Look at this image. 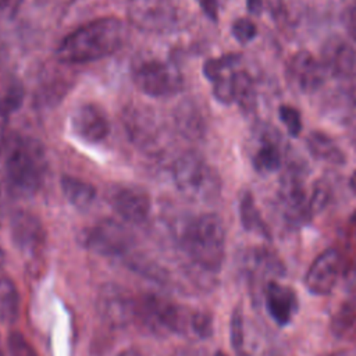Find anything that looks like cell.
<instances>
[{
	"instance_id": "1",
	"label": "cell",
	"mask_w": 356,
	"mask_h": 356,
	"mask_svg": "<svg viewBox=\"0 0 356 356\" xmlns=\"http://www.w3.org/2000/svg\"><path fill=\"white\" fill-rule=\"evenodd\" d=\"M127 25L114 17L93 19L67 35L56 50L64 64H83L102 60L122 47Z\"/></svg>"
},
{
	"instance_id": "2",
	"label": "cell",
	"mask_w": 356,
	"mask_h": 356,
	"mask_svg": "<svg viewBox=\"0 0 356 356\" xmlns=\"http://www.w3.org/2000/svg\"><path fill=\"white\" fill-rule=\"evenodd\" d=\"M181 245L193 266L207 274H217L225 257V228L214 213L189 220L181 232Z\"/></svg>"
},
{
	"instance_id": "3",
	"label": "cell",
	"mask_w": 356,
	"mask_h": 356,
	"mask_svg": "<svg viewBox=\"0 0 356 356\" xmlns=\"http://www.w3.org/2000/svg\"><path fill=\"white\" fill-rule=\"evenodd\" d=\"M47 163L42 145L32 138H17L6 150L4 175L13 196H33L42 186Z\"/></svg>"
},
{
	"instance_id": "4",
	"label": "cell",
	"mask_w": 356,
	"mask_h": 356,
	"mask_svg": "<svg viewBox=\"0 0 356 356\" xmlns=\"http://www.w3.org/2000/svg\"><path fill=\"white\" fill-rule=\"evenodd\" d=\"M172 178L177 189L193 202H211L221 191L218 174L196 152H186L175 160Z\"/></svg>"
},
{
	"instance_id": "5",
	"label": "cell",
	"mask_w": 356,
	"mask_h": 356,
	"mask_svg": "<svg viewBox=\"0 0 356 356\" xmlns=\"http://www.w3.org/2000/svg\"><path fill=\"white\" fill-rule=\"evenodd\" d=\"M135 320L153 334H185L189 330L191 314L161 295L143 293L136 298Z\"/></svg>"
},
{
	"instance_id": "6",
	"label": "cell",
	"mask_w": 356,
	"mask_h": 356,
	"mask_svg": "<svg viewBox=\"0 0 356 356\" xmlns=\"http://www.w3.org/2000/svg\"><path fill=\"white\" fill-rule=\"evenodd\" d=\"M135 85L147 96L168 97L182 89L184 78L172 61L159 58L138 60L132 65Z\"/></svg>"
},
{
	"instance_id": "7",
	"label": "cell",
	"mask_w": 356,
	"mask_h": 356,
	"mask_svg": "<svg viewBox=\"0 0 356 356\" xmlns=\"http://www.w3.org/2000/svg\"><path fill=\"white\" fill-rule=\"evenodd\" d=\"M134 243L132 232L113 218H103L82 232V245L100 256H127Z\"/></svg>"
},
{
	"instance_id": "8",
	"label": "cell",
	"mask_w": 356,
	"mask_h": 356,
	"mask_svg": "<svg viewBox=\"0 0 356 356\" xmlns=\"http://www.w3.org/2000/svg\"><path fill=\"white\" fill-rule=\"evenodd\" d=\"M128 22L146 33L171 32L178 24V10L172 0H129Z\"/></svg>"
},
{
	"instance_id": "9",
	"label": "cell",
	"mask_w": 356,
	"mask_h": 356,
	"mask_svg": "<svg viewBox=\"0 0 356 356\" xmlns=\"http://www.w3.org/2000/svg\"><path fill=\"white\" fill-rule=\"evenodd\" d=\"M96 310L100 318L113 328H122L135 320L136 298L118 284H103L96 295Z\"/></svg>"
},
{
	"instance_id": "10",
	"label": "cell",
	"mask_w": 356,
	"mask_h": 356,
	"mask_svg": "<svg viewBox=\"0 0 356 356\" xmlns=\"http://www.w3.org/2000/svg\"><path fill=\"white\" fill-rule=\"evenodd\" d=\"M10 234L14 246L25 256H40L46 243V231L36 214L28 210L14 211L10 218Z\"/></svg>"
},
{
	"instance_id": "11",
	"label": "cell",
	"mask_w": 356,
	"mask_h": 356,
	"mask_svg": "<svg viewBox=\"0 0 356 356\" xmlns=\"http://www.w3.org/2000/svg\"><path fill=\"white\" fill-rule=\"evenodd\" d=\"M341 270H342L341 253L334 248L325 249L312 261L305 275V285L307 291L318 296L328 295L334 289L339 278Z\"/></svg>"
},
{
	"instance_id": "12",
	"label": "cell",
	"mask_w": 356,
	"mask_h": 356,
	"mask_svg": "<svg viewBox=\"0 0 356 356\" xmlns=\"http://www.w3.org/2000/svg\"><path fill=\"white\" fill-rule=\"evenodd\" d=\"M110 204L125 222L131 224L145 222L152 209L149 193L135 185L115 186L110 193Z\"/></svg>"
},
{
	"instance_id": "13",
	"label": "cell",
	"mask_w": 356,
	"mask_h": 356,
	"mask_svg": "<svg viewBox=\"0 0 356 356\" xmlns=\"http://www.w3.org/2000/svg\"><path fill=\"white\" fill-rule=\"evenodd\" d=\"M289 82L303 93H313L321 88L325 81V70L318 58L307 50L293 53L286 64Z\"/></svg>"
},
{
	"instance_id": "14",
	"label": "cell",
	"mask_w": 356,
	"mask_h": 356,
	"mask_svg": "<svg viewBox=\"0 0 356 356\" xmlns=\"http://www.w3.org/2000/svg\"><path fill=\"white\" fill-rule=\"evenodd\" d=\"M320 61L327 74L343 79L356 71V50L341 35L328 36L321 44Z\"/></svg>"
},
{
	"instance_id": "15",
	"label": "cell",
	"mask_w": 356,
	"mask_h": 356,
	"mask_svg": "<svg viewBox=\"0 0 356 356\" xmlns=\"http://www.w3.org/2000/svg\"><path fill=\"white\" fill-rule=\"evenodd\" d=\"M71 127L78 138L89 143L104 140L110 132V121L104 110L95 103L79 106L71 115Z\"/></svg>"
},
{
	"instance_id": "16",
	"label": "cell",
	"mask_w": 356,
	"mask_h": 356,
	"mask_svg": "<svg viewBox=\"0 0 356 356\" xmlns=\"http://www.w3.org/2000/svg\"><path fill=\"white\" fill-rule=\"evenodd\" d=\"M264 300L270 317L281 327L288 325L299 309L295 291L274 280L266 284Z\"/></svg>"
},
{
	"instance_id": "17",
	"label": "cell",
	"mask_w": 356,
	"mask_h": 356,
	"mask_svg": "<svg viewBox=\"0 0 356 356\" xmlns=\"http://www.w3.org/2000/svg\"><path fill=\"white\" fill-rule=\"evenodd\" d=\"M306 147L310 154L324 163L332 165H343L346 161V156L339 147V145L334 140L332 136L323 131H312L306 136Z\"/></svg>"
},
{
	"instance_id": "18",
	"label": "cell",
	"mask_w": 356,
	"mask_h": 356,
	"mask_svg": "<svg viewBox=\"0 0 356 356\" xmlns=\"http://www.w3.org/2000/svg\"><path fill=\"white\" fill-rule=\"evenodd\" d=\"M246 261L249 267V275L253 278L259 274L281 277L285 273V267L280 257L267 246H257L249 250L246 254Z\"/></svg>"
},
{
	"instance_id": "19",
	"label": "cell",
	"mask_w": 356,
	"mask_h": 356,
	"mask_svg": "<svg viewBox=\"0 0 356 356\" xmlns=\"http://www.w3.org/2000/svg\"><path fill=\"white\" fill-rule=\"evenodd\" d=\"M124 120L127 131L132 140H135L139 145H147L150 143V140H153L157 129L152 113L140 107L132 108L127 111Z\"/></svg>"
},
{
	"instance_id": "20",
	"label": "cell",
	"mask_w": 356,
	"mask_h": 356,
	"mask_svg": "<svg viewBox=\"0 0 356 356\" xmlns=\"http://www.w3.org/2000/svg\"><path fill=\"white\" fill-rule=\"evenodd\" d=\"M252 163L254 170L260 174H271L281 168L282 153L278 142L271 135L267 134L261 138V142L253 154Z\"/></svg>"
},
{
	"instance_id": "21",
	"label": "cell",
	"mask_w": 356,
	"mask_h": 356,
	"mask_svg": "<svg viewBox=\"0 0 356 356\" xmlns=\"http://www.w3.org/2000/svg\"><path fill=\"white\" fill-rule=\"evenodd\" d=\"M64 197L76 209H88L96 199V188L81 178L64 175L60 181Z\"/></svg>"
},
{
	"instance_id": "22",
	"label": "cell",
	"mask_w": 356,
	"mask_h": 356,
	"mask_svg": "<svg viewBox=\"0 0 356 356\" xmlns=\"http://www.w3.org/2000/svg\"><path fill=\"white\" fill-rule=\"evenodd\" d=\"M239 220L245 231L259 234L266 239H271L268 225L263 220L250 191H243L239 196Z\"/></svg>"
},
{
	"instance_id": "23",
	"label": "cell",
	"mask_w": 356,
	"mask_h": 356,
	"mask_svg": "<svg viewBox=\"0 0 356 356\" xmlns=\"http://www.w3.org/2000/svg\"><path fill=\"white\" fill-rule=\"evenodd\" d=\"M178 131L191 139H197L204 132V121L202 113L192 102H182L175 113Z\"/></svg>"
},
{
	"instance_id": "24",
	"label": "cell",
	"mask_w": 356,
	"mask_h": 356,
	"mask_svg": "<svg viewBox=\"0 0 356 356\" xmlns=\"http://www.w3.org/2000/svg\"><path fill=\"white\" fill-rule=\"evenodd\" d=\"M231 76L234 88V102L243 113H253L257 106V93L252 76L245 71L232 72Z\"/></svg>"
},
{
	"instance_id": "25",
	"label": "cell",
	"mask_w": 356,
	"mask_h": 356,
	"mask_svg": "<svg viewBox=\"0 0 356 356\" xmlns=\"http://www.w3.org/2000/svg\"><path fill=\"white\" fill-rule=\"evenodd\" d=\"M19 313V293L14 281L0 271V320L4 323H14Z\"/></svg>"
},
{
	"instance_id": "26",
	"label": "cell",
	"mask_w": 356,
	"mask_h": 356,
	"mask_svg": "<svg viewBox=\"0 0 356 356\" xmlns=\"http://www.w3.org/2000/svg\"><path fill=\"white\" fill-rule=\"evenodd\" d=\"M332 332L345 339L356 341V310L343 307L332 318Z\"/></svg>"
},
{
	"instance_id": "27",
	"label": "cell",
	"mask_w": 356,
	"mask_h": 356,
	"mask_svg": "<svg viewBox=\"0 0 356 356\" xmlns=\"http://www.w3.org/2000/svg\"><path fill=\"white\" fill-rule=\"evenodd\" d=\"M127 266L134 270L135 273L147 277L149 280L157 281L160 284L165 282L168 280V273L167 270H164L161 266H159L157 263L152 261V260H146L143 257L135 256V257H129L127 260Z\"/></svg>"
},
{
	"instance_id": "28",
	"label": "cell",
	"mask_w": 356,
	"mask_h": 356,
	"mask_svg": "<svg viewBox=\"0 0 356 356\" xmlns=\"http://www.w3.org/2000/svg\"><path fill=\"white\" fill-rule=\"evenodd\" d=\"M241 56L239 54H224L221 57H216V58H209L204 64H203V75L214 82L217 78H220L221 75H224L225 70L232 68L235 64L239 63Z\"/></svg>"
},
{
	"instance_id": "29",
	"label": "cell",
	"mask_w": 356,
	"mask_h": 356,
	"mask_svg": "<svg viewBox=\"0 0 356 356\" xmlns=\"http://www.w3.org/2000/svg\"><path fill=\"white\" fill-rule=\"evenodd\" d=\"M229 341L232 349L242 355L243 352V342H245V330H243V314L241 307H235L231 313L229 320Z\"/></svg>"
},
{
	"instance_id": "30",
	"label": "cell",
	"mask_w": 356,
	"mask_h": 356,
	"mask_svg": "<svg viewBox=\"0 0 356 356\" xmlns=\"http://www.w3.org/2000/svg\"><path fill=\"white\" fill-rule=\"evenodd\" d=\"M307 196H309V210H310V214L314 217L316 214L323 211L327 207V204L330 203L331 191H330L328 184L323 182V181H317L313 185L310 195H307Z\"/></svg>"
},
{
	"instance_id": "31",
	"label": "cell",
	"mask_w": 356,
	"mask_h": 356,
	"mask_svg": "<svg viewBox=\"0 0 356 356\" xmlns=\"http://www.w3.org/2000/svg\"><path fill=\"white\" fill-rule=\"evenodd\" d=\"M189 330L200 339L210 338L213 334V317L209 312L196 310L191 313Z\"/></svg>"
},
{
	"instance_id": "32",
	"label": "cell",
	"mask_w": 356,
	"mask_h": 356,
	"mask_svg": "<svg viewBox=\"0 0 356 356\" xmlns=\"http://www.w3.org/2000/svg\"><path fill=\"white\" fill-rule=\"evenodd\" d=\"M278 115L291 136L296 138L300 135L302 117H300V113L298 108H295L289 104H282L278 107Z\"/></svg>"
},
{
	"instance_id": "33",
	"label": "cell",
	"mask_w": 356,
	"mask_h": 356,
	"mask_svg": "<svg viewBox=\"0 0 356 356\" xmlns=\"http://www.w3.org/2000/svg\"><path fill=\"white\" fill-rule=\"evenodd\" d=\"M22 99H24L22 85L19 82L14 81L8 85L4 96L0 100V110L10 115L13 111H15L21 106Z\"/></svg>"
},
{
	"instance_id": "34",
	"label": "cell",
	"mask_w": 356,
	"mask_h": 356,
	"mask_svg": "<svg viewBox=\"0 0 356 356\" xmlns=\"http://www.w3.org/2000/svg\"><path fill=\"white\" fill-rule=\"evenodd\" d=\"M7 350L10 356H38L33 346L19 331H11L8 334Z\"/></svg>"
},
{
	"instance_id": "35",
	"label": "cell",
	"mask_w": 356,
	"mask_h": 356,
	"mask_svg": "<svg viewBox=\"0 0 356 356\" xmlns=\"http://www.w3.org/2000/svg\"><path fill=\"white\" fill-rule=\"evenodd\" d=\"M231 33L238 43L246 44L256 38L257 29H256V25L253 24V21L243 17V18H238L232 22Z\"/></svg>"
},
{
	"instance_id": "36",
	"label": "cell",
	"mask_w": 356,
	"mask_h": 356,
	"mask_svg": "<svg viewBox=\"0 0 356 356\" xmlns=\"http://www.w3.org/2000/svg\"><path fill=\"white\" fill-rule=\"evenodd\" d=\"M213 95L217 102L221 104L234 103V88H232V76L221 75L213 82Z\"/></svg>"
},
{
	"instance_id": "37",
	"label": "cell",
	"mask_w": 356,
	"mask_h": 356,
	"mask_svg": "<svg viewBox=\"0 0 356 356\" xmlns=\"http://www.w3.org/2000/svg\"><path fill=\"white\" fill-rule=\"evenodd\" d=\"M341 21L348 36L353 42H356V0L343 8L341 14Z\"/></svg>"
},
{
	"instance_id": "38",
	"label": "cell",
	"mask_w": 356,
	"mask_h": 356,
	"mask_svg": "<svg viewBox=\"0 0 356 356\" xmlns=\"http://www.w3.org/2000/svg\"><path fill=\"white\" fill-rule=\"evenodd\" d=\"M199 7L202 8L203 14L211 19L213 22H217L218 19V1L217 0H196Z\"/></svg>"
},
{
	"instance_id": "39",
	"label": "cell",
	"mask_w": 356,
	"mask_h": 356,
	"mask_svg": "<svg viewBox=\"0 0 356 356\" xmlns=\"http://www.w3.org/2000/svg\"><path fill=\"white\" fill-rule=\"evenodd\" d=\"M246 8H248L249 14L259 17L263 13L264 3H263V0H246Z\"/></svg>"
},
{
	"instance_id": "40",
	"label": "cell",
	"mask_w": 356,
	"mask_h": 356,
	"mask_svg": "<svg viewBox=\"0 0 356 356\" xmlns=\"http://www.w3.org/2000/svg\"><path fill=\"white\" fill-rule=\"evenodd\" d=\"M18 4V0H0V13L8 11L15 8Z\"/></svg>"
},
{
	"instance_id": "41",
	"label": "cell",
	"mask_w": 356,
	"mask_h": 356,
	"mask_svg": "<svg viewBox=\"0 0 356 356\" xmlns=\"http://www.w3.org/2000/svg\"><path fill=\"white\" fill-rule=\"evenodd\" d=\"M117 356H143V355L135 348H127V349L121 350Z\"/></svg>"
},
{
	"instance_id": "42",
	"label": "cell",
	"mask_w": 356,
	"mask_h": 356,
	"mask_svg": "<svg viewBox=\"0 0 356 356\" xmlns=\"http://www.w3.org/2000/svg\"><path fill=\"white\" fill-rule=\"evenodd\" d=\"M349 140L350 143L353 145V147L356 149V122L353 124V127L350 128V132H349Z\"/></svg>"
},
{
	"instance_id": "43",
	"label": "cell",
	"mask_w": 356,
	"mask_h": 356,
	"mask_svg": "<svg viewBox=\"0 0 356 356\" xmlns=\"http://www.w3.org/2000/svg\"><path fill=\"white\" fill-rule=\"evenodd\" d=\"M349 224H350V228H352V232L353 235L356 236V210L350 214V218H349Z\"/></svg>"
},
{
	"instance_id": "44",
	"label": "cell",
	"mask_w": 356,
	"mask_h": 356,
	"mask_svg": "<svg viewBox=\"0 0 356 356\" xmlns=\"http://www.w3.org/2000/svg\"><path fill=\"white\" fill-rule=\"evenodd\" d=\"M349 186H350L352 192L356 195V170L352 172V175L349 178Z\"/></svg>"
},
{
	"instance_id": "45",
	"label": "cell",
	"mask_w": 356,
	"mask_h": 356,
	"mask_svg": "<svg viewBox=\"0 0 356 356\" xmlns=\"http://www.w3.org/2000/svg\"><path fill=\"white\" fill-rule=\"evenodd\" d=\"M350 78H353V85H352V89H350V96H352L353 100H356V71L353 72V75Z\"/></svg>"
},
{
	"instance_id": "46",
	"label": "cell",
	"mask_w": 356,
	"mask_h": 356,
	"mask_svg": "<svg viewBox=\"0 0 356 356\" xmlns=\"http://www.w3.org/2000/svg\"><path fill=\"white\" fill-rule=\"evenodd\" d=\"M214 356H227L224 352H221V350H218V352H216V355Z\"/></svg>"
},
{
	"instance_id": "47",
	"label": "cell",
	"mask_w": 356,
	"mask_h": 356,
	"mask_svg": "<svg viewBox=\"0 0 356 356\" xmlns=\"http://www.w3.org/2000/svg\"><path fill=\"white\" fill-rule=\"evenodd\" d=\"M330 356H346V355H343V353H334V355H330Z\"/></svg>"
}]
</instances>
